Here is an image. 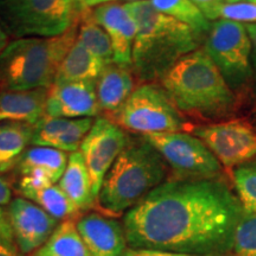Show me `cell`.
Segmentation results:
<instances>
[{
    "label": "cell",
    "mask_w": 256,
    "mask_h": 256,
    "mask_svg": "<svg viewBox=\"0 0 256 256\" xmlns=\"http://www.w3.org/2000/svg\"><path fill=\"white\" fill-rule=\"evenodd\" d=\"M138 25L133 72L142 81L162 80L185 56L198 50L200 37L190 26L159 12L150 0L124 4Z\"/></svg>",
    "instance_id": "obj_2"
},
{
    "label": "cell",
    "mask_w": 256,
    "mask_h": 256,
    "mask_svg": "<svg viewBox=\"0 0 256 256\" xmlns=\"http://www.w3.org/2000/svg\"><path fill=\"white\" fill-rule=\"evenodd\" d=\"M220 19L235 22L243 25L256 24V5L250 2H235V4H226L223 6L220 12Z\"/></svg>",
    "instance_id": "obj_28"
},
{
    "label": "cell",
    "mask_w": 256,
    "mask_h": 256,
    "mask_svg": "<svg viewBox=\"0 0 256 256\" xmlns=\"http://www.w3.org/2000/svg\"><path fill=\"white\" fill-rule=\"evenodd\" d=\"M100 110L95 81L54 83L49 89L46 116L82 119L96 116Z\"/></svg>",
    "instance_id": "obj_13"
},
{
    "label": "cell",
    "mask_w": 256,
    "mask_h": 256,
    "mask_svg": "<svg viewBox=\"0 0 256 256\" xmlns=\"http://www.w3.org/2000/svg\"><path fill=\"white\" fill-rule=\"evenodd\" d=\"M12 202V188L4 178L0 177V206H10Z\"/></svg>",
    "instance_id": "obj_33"
},
{
    "label": "cell",
    "mask_w": 256,
    "mask_h": 256,
    "mask_svg": "<svg viewBox=\"0 0 256 256\" xmlns=\"http://www.w3.org/2000/svg\"><path fill=\"white\" fill-rule=\"evenodd\" d=\"M34 126L28 124H0V174L18 165L32 142Z\"/></svg>",
    "instance_id": "obj_21"
},
{
    "label": "cell",
    "mask_w": 256,
    "mask_h": 256,
    "mask_svg": "<svg viewBox=\"0 0 256 256\" xmlns=\"http://www.w3.org/2000/svg\"><path fill=\"white\" fill-rule=\"evenodd\" d=\"M130 138L119 124L98 118L83 140L81 153L92 178V192L98 200L102 184L112 166L126 148Z\"/></svg>",
    "instance_id": "obj_11"
},
{
    "label": "cell",
    "mask_w": 256,
    "mask_h": 256,
    "mask_svg": "<svg viewBox=\"0 0 256 256\" xmlns=\"http://www.w3.org/2000/svg\"><path fill=\"white\" fill-rule=\"evenodd\" d=\"M82 16L78 28V40L104 64L114 63L113 44L107 32L94 20L92 12L83 11Z\"/></svg>",
    "instance_id": "obj_24"
},
{
    "label": "cell",
    "mask_w": 256,
    "mask_h": 256,
    "mask_svg": "<svg viewBox=\"0 0 256 256\" xmlns=\"http://www.w3.org/2000/svg\"><path fill=\"white\" fill-rule=\"evenodd\" d=\"M78 36L76 25L60 37L20 38L0 54V92L50 89Z\"/></svg>",
    "instance_id": "obj_5"
},
{
    "label": "cell",
    "mask_w": 256,
    "mask_h": 256,
    "mask_svg": "<svg viewBox=\"0 0 256 256\" xmlns=\"http://www.w3.org/2000/svg\"><path fill=\"white\" fill-rule=\"evenodd\" d=\"M244 2V0H226V4H235V2Z\"/></svg>",
    "instance_id": "obj_38"
},
{
    "label": "cell",
    "mask_w": 256,
    "mask_h": 256,
    "mask_svg": "<svg viewBox=\"0 0 256 256\" xmlns=\"http://www.w3.org/2000/svg\"><path fill=\"white\" fill-rule=\"evenodd\" d=\"M226 168L241 166L256 156V127L243 119L192 128Z\"/></svg>",
    "instance_id": "obj_10"
},
{
    "label": "cell",
    "mask_w": 256,
    "mask_h": 256,
    "mask_svg": "<svg viewBox=\"0 0 256 256\" xmlns=\"http://www.w3.org/2000/svg\"><path fill=\"white\" fill-rule=\"evenodd\" d=\"M76 224L89 256H124L128 250L124 224L118 220L92 212Z\"/></svg>",
    "instance_id": "obj_15"
},
{
    "label": "cell",
    "mask_w": 256,
    "mask_h": 256,
    "mask_svg": "<svg viewBox=\"0 0 256 256\" xmlns=\"http://www.w3.org/2000/svg\"><path fill=\"white\" fill-rule=\"evenodd\" d=\"M106 66L107 64L90 52L78 38L60 63L55 83L96 82Z\"/></svg>",
    "instance_id": "obj_18"
},
{
    "label": "cell",
    "mask_w": 256,
    "mask_h": 256,
    "mask_svg": "<svg viewBox=\"0 0 256 256\" xmlns=\"http://www.w3.org/2000/svg\"><path fill=\"white\" fill-rule=\"evenodd\" d=\"M68 160L66 152L51 147L32 146L22 156L18 168L23 176L34 171L43 172L55 184L63 177L68 166Z\"/></svg>",
    "instance_id": "obj_20"
},
{
    "label": "cell",
    "mask_w": 256,
    "mask_h": 256,
    "mask_svg": "<svg viewBox=\"0 0 256 256\" xmlns=\"http://www.w3.org/2000/svg\"><path fill=\"white\" fill-rule=\"evenodd\" d=\"M204 51L234 92H242L255 78L252 42L246 25L220 19L214 22Z\"/></svg>",
    "instance_id": "obj_7"
},
{
    "label": "cell",
    "mask_w": 256,
    "mask_h": 256,
    "mask_svg": "<svg viewBox=\"0 0 256 256\" xmlns=\"http://www.w3.org/2000/svg\"><path fill=\"white\" fill-rule=\"evenodd\" d=\"M130 2H142V0H128Z\"/></svg>",
    "instance_id": "obj_39"
},
{
    "label": "cell",
    "mask_w": 256,
    "mask_h": 256,
    "mask_svg": "<svg viewBox=\"0 0 256 256\" xmlns=\"http://www.w3.org/2000/svg\"><path fill=\"white\" fill-rule=\"evenodd\" d=\"M0 256H25L19 250L17 244L0 240Z\"/></svg>",
    "instance_id": "obj_34"
},
{
    "label": "cell",
    "mask_w": 256,
    "mask_h": 256,
    "mask_svg": "<svg viewBox=\"0 0 256 256\" xmlns=\"http://www.w3.org/2000/svg\"><path fill=\"white\" fill-rule=\"evenodd\" d=\"M31 256H89L74 218L60 223L46 244Z\"/></svg>",
    "instance_id": "obj_22"
},
{
    "label": "cell",
    "mask_w": 256,
    "mask_h": 256,
    "mask_svg": "<svg viewBox=\"0 0 256 256\" xmlns=\"http://www.w3.org/2000/svg\"><path fill=\"white\" fill-rule=\"evenodd\" d=\"M24 198L34 202L51 217L58 220L72 218L80 211L58 185H51L42 190L30 192L25 194Z\"/></svg>",
    "instance_id": "obj_25"
},
{
    "label": "cell",
    "mask_w": 256,
    "mask_h": 256,
    "mask_svg": "<svg viewBox=\"0 0 256 256\" xmlns=\"http://www.w3.org/2000/svg\"><path fill=\"white\" fill-rule=\"evenodd\" d=\"M246 28H247L249 38H250L252 42V63L256 78V24L246 25Z\"/></svg>",
    "instance_id": "obj_35"
},
{
    "label": "cell",
    "mask_w": 256,
    "mask_h": 256,
    "mask_svg": "<svg viewBox=\"0 0 256 256\" xmlns=\"http://www.w3.org/2000/svg\"><path fill=\"white\" fill-rule=\"evenodd\" d=\"M168 164L145 138L130 140L112 166L98 202L106 212L120 215L164 183Z\"/></svg>",
    "instance_id": "obj_4"
},
{
    "label": "cell",
    "mask_w": 256,
    "mask_h": 256,
    "mask_svg": "<svg viewBox=\"0 0 256 256\" xmlns=\"http://www.w3.org/2000/svg\"><path fill=\"white\" fill-rule=\"evenodd\" d=\"M8 44H10V34L6 32L2 23H0V54L6 49V46H8Z\"/></svg>",
    "instance_id": "obj_37"
},
{
    "label": "cell",
    "mask_w": 256,
    "mask_h": 256,
    "mask_svg": "<svg viewBox=\"0 0 256 256\" xmlns=\"http://www.w3.org/2000/svg\"><path fill=\"white\" fill-rule=\"evenodd\" d=\"M116 124L142 133H174L188 128L183 115L162 88L142 84L136 88L126 104L116 112Z\"/></svg>",
    "instance_id": "obj_8"
},
{
    "label": "cell",
    "mask_w": 256,
    "mask_h": 256,
    "mask_svg": "<svg viewBox=\"0 0 256 256\" xmlns=\"http://www.w3.org/2000/svg\"><path fill=\"white\" fill-rule=\"evenodd\" d=\"M78 5L83 6V8H94V6H100L107 2H110L112 0H75Z\"/></svg>",
    "instance_id": "obj_36"
},
{
    "label": "cell",
    "mask_w": 256,
    "mask_h": 256,
    "mask_svg": "<svg viewBox=\"0 0 256 256\" xmlns=\"http://www.w3.org/2000/svg\"><path fill=\"white\" fill-rule=\"evenodd\" d=\"M160 81L170 100L182 113L215 120L238 112L236 92L204 49L182 58Z\"/></svg>",
    "instance_id": "obj_3"
},
{
    "label": "cell",
    "mask_w": 256,
    "mask_h": 256,
    "mask_svg": "<svg viewBox=\"0 0 256 256\" xmlns=\"http://www.w3.org/2000/svg\"><path fill=\"white\" fill-rule=\"evenodd\" d=\"M100 110L116 113L134 92V78L127 66L107 64L96 81Z\"/></svg>",
    "instance_id": "obj_17"
},
{
    "label": "cell",
    "mask_w": 256,
    "mask_h": 256,
    "mask_svg": "<svg viewBox=\"0 0 256 256\" xmlns=\"http://www.w3.org/2000/svg\"><path fill=\"white\" fill-rule=\"evenodd\" d=\"M247 2H252V4L256 5V0H247Z\"/></svg>",
    "instance_id": "obj_40"
},
{
    "label": "cell",
    "mask_w": 256,
    "mask_h": 256,
    "mask_svg": "<svg viewBox=\"0 0 256 256\" xmlns=\"http://www.w3.org/2000/svg\"><path fill=\"white\" fill-rule=\"evenodd\" d=\"M255 94H256V87H255Z\"/></svg>",
    "instance_id": "obj_41"
},
{
    "label": "cell",
    "mask_w": 256,
    "mask_h": 256,
    "mask_svg": "<svg viewBox=\"0 0 256 256\" xmlns=\"http://www.w3.org/2000/svg\"><path fill=\"white\" fill-rule=\"evenodd\" d=\"M58 186L80 211L90 209L95 204L92 178L81 152H74L69 156L68 166L58 182Z\"/></svg>",
    "instance_id": "obj_19"
},
{
    "label": "cell",
    "mask_w": 256,
    "mask_h": 256,
    "mask_svg": "<svg viewBox=\"0 0 256 256\" xmlns=\"http://www.w3.org/2000/svg\"><path fill=\"white\" fill-rule=\"evenodd\" d=\"M244 208L217 179H177L154 188L124 216L130 248L223 256L234 248Z\"/></svg>",
    "instance_id": "obj_1"
},
{
    "label": "cell",
    "mask_w": 256,
    "mask_h": 256,
    "mask_svg": "<svg viewBox=\"0 0 256 256\" xmlns=\"http://www.w3.org/2000/svg\"><path fill=\"white\" fill-rule=\"evenodd\" d=\"M236 191L244 210L256 214V162H246L234 171Z\"/></svg>",
    "instance_id": "obj_26"
},
{
    "label": "cell",
    "mask_w": 256,
    "mask_h": 256,
    "mask_svg": "<svg viewBox=\"0 0 256 256\" xmlns=\"http://www.w3.org/2000/svg\"><path fill=\"white\" fill-rule=\"evenodd\" d=\"M8 212L16 244L25 256L40 250L60 226L58 220L26 198L12 200Z\"/></svg>",
    "instance_id": "obj_12"
},
{
    "label": "cell",
    "mask_w": 256,
    "mask_h": 256,
    "mask_svg": "<svg viewBox=\"0 0 256 256\" xmlns=\"http://www.w3.org/2000/svg\"><path fill=\"white\" fill-rule=\"evenodd\" d=\"M0 240L16 244L14 230H12L11 222H10L8 212V210L2 209V206H0Z\"/></svg>",
    "instance_id": "obj_31"
},
{
    "label": "cell",
    "mask_w": 256,
    "mask_h": 256,
    "mask_svg": "<svg viewBox=\"0 0 256 256\" xmlns=\"http://www.w3.org/2000/svg\"><path fill=\"white\" fill-rule=\"evenodd\" d=\"M92 18L110 36L114 50V63L130 68L133 60V48L138 25L124 5L116 2L98 6L92 12Z\"/></svg>",
    "instance_id": "obj_14"
},
{
    "label": "cell",
    "mask_w": 256,
    "mask_h": 256,
    "mask_svg": "<svg viewBox=\"0 0 256 256\" xmlns=\"http://www.w3.org/2000/svg\"><path fill=\"white\" fill-rule=\"evenodd\" d=\"M124 256H200V255H188L179 254V252H162V250H151V249H134L128 248Z\"/></svg>",
    "instance_id": "obj_32"
},
{
    "label": "cell",
    "mask_w": 256,
    "mask_h": 256,
    "mask_svg": "<svg viewBox=\"0 0 256 256\" xmlns=\"http://www.w3.org/2000/svg\"><path fill=\"white\" fill-rule=\"evenodd\" d=\"M232 249L238 256H256V214L244 210L236 228Z\"/></svg>",
    "instance_id": "obj_27"
},
{
    "label": "cell",
    "mask_w": 256,
    "mask_h": 256,
    "mask_svg": "<svg viewBox=\"0 0 256 256\" xmlns=\"http://www.w3.org/2000/svg\"><path fill=\"white\" fill-rule=\"evenodd\" d=\"M182 179H215L222 164L197 136L188 133H152L142 136Z\"/></svg>",
    "instance_id": "obj_9"
},
{
    "label": "cell",
    "mask_w": 256,
    "mask_h": 256,
    "mask_svg": "<svg viewBox=\"0 0 256 256\" xmlns=\"http://www.w3.org/2000/svg\"><path fill=\"white\" fill-rule=\"evenodd\" d=\"M200 12L210 22H216L220 19V12L226 5V0H191Z\"/></svg>",
    "instance_id": "obj_30"
},
{
    "label": "cell",
    "mask_w": 256,
    "mask_h": 256,
    "mask_svg": "<svg viewBox=\"0 0 256 256\" xmlns=\"http://www.w3.org/2000/svg\"><path fill=\"white\" fill-rule=\"evenodd\" d=\"M49 89L0 92V124L17 122L34 126L46 116Z\"/></svg>",
    "instance_id": "obj_16"
},
{
    "label": "cell",
    "mask_w": 256,
    "mask_h": 256,
    "mask_svg": "<svg viewBox=\"0 0 256 256\" xmlns=\"http://www.w3.org/2000/svg\"><path fill=\"white\" fill-rule=\"evenodd\" d=\"M51 185L55 184L52 183V180L46 174L40 171H34L28 174L23 176L20 183H19L18 191L24 197L25 194H30V192L42 190V188L51 186Z\"/></svg>",
    "instance_id": "obj_29"
},
{
    "label": "cell",
    "mask_w": 256,
    "mask_h": 256,
    "mask_svg": "<svg viewBox=\"0 0 256 256\" xmlns=\"http://www.w3.org/2000/svg\"><path fill=\"white\" fill-rule=\"evenodd\" d=\"M159 12L190 26L200 37L208 36L211 22L191 0H150Z\"/></svg>",
    "instance_id": "obj_23"
},
{
    "label": "cell",
    "mask_w": 256,
    "mask_h": 256,
    "mask_svg": "<svg viewBox=\"0 0 256 256\" xmlns=\"http://www.w3.org/2000/svg\"><path fill=\"white\" fill-rule=\"evenodd\" d=\"M75 0H0V23L10 36L54 38L76 20Z\"/></svg>",
    "instance_id": "obj_6"
}]
</instances>
